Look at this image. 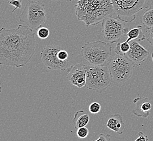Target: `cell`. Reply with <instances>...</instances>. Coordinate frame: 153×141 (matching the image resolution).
Masks as SVG:
<instances>
[{
  "label": "cell",
  "instance_id": "obj_12",
  "mask_svg": "<svg viewBox=\"0 0 153 141\" xmlns=\"http://www.w3.org/2000/svg\"><path fill=\"white\" fill-rule=\"evenodd\" d=\"M149 99L146 97H137L133 102L135 104V109L133 110V113L139 117L147 118L150 115L152 105L149 102Z\"/></svg>",
  "mask_w": 153,
  "mask_h": 141
},
{
  "label": "cell",
  "instance_id": "obj_9",
  "mask_svg": "<svg viewBox=\"0 0 153 141\" xmlns=\"http://www.w3.org/2000/svg\"><path fill=\"white\" fill-rule=\"evenodd\" d=\"M60 50L59 46L52 45L45 47L41 51V60L48 69L62 71L68 69V61L63 62L58 59V53Z\"/></svg>",
  "mask_w": 153,
  "mask_h": 141
},
{
  "label": "cell",
  "instance_id": "obj_13",
  "mask_svg": "<svg viewBox=\"0 0 153 141\" xmlns=\"http://www.w3.org/2000/svg\"><path fill=\"white\" fill-rule=\"evenodd\" d=\"M106 126L109 129L117 133L118 135H121L123 132L126 125L122 116L118 114H116L110 117L106 124Z\"/></svg>",
  "mask_w": 153,
  "mask_h": 141
},
{
  "label": "cell",
  "instance_id": "obj_24",
  "mask_svg": "<svg viewBox=\"0 0 153 141\" xmlns=\"http://www.w3.org/2000/svg\"><path fill=\"white\" fill-rule=\"evenodd\" d=\"M148 137L143 132H138V137L135 141H148Z\"/></svg>",
  "mask_w": 153,
  "mask_h": 141
},
{
  "label": "cell",
  "instance_id": "obj_25",
  "mask_svg": "<svg viewBox=\"0 0 153 141\" xmlns=\"http://www.w3.org/2000/svg\"><path fill=\"white\" fill-rule=\"evenodd\" d=\"M148 35H149V38L148 39V41L149 42L151 45L153 46V27L149 29Z\"/></svg>",
  "mask_w": 153,
  "mask_h": 141
},
{
  "label": "cell",
  "instance_id": "obj_28",
  "mask_svg": "<svg viewBox=\"0 0 153 141\" xmlns=\"http://www.w3.org/2000/svg\"><path fill=\"white\" fill-rule=\"evenodd\" d=\"M152 60H153V52L152 53Z\"/></svg>",
  "mask_w": 153,
  "mask_h": 141
},
{
  "label": "cell",
  "instance_id": "obj_17",
  "mask_svg": "<svg viewBox=\"0 0 153 141\" xmlns=\"http://www.w3.org/2000/svg\"><path fill=\"white\" fill-rule=\"evenodd\" d=\"M130 48V44L127 41H124L122 43H117L115 47V53L124 56L129 52Z\"/></svg>",
  "mask_w": 153,
  "mask_h": 141
},
{
  "label": "cell",
  "instance_id": "obj_14",
  "mask_svg": "<svg viewBox=\"0 0 153 141\" xmlns=\"http://www.w3.org/2000/svg\"><path fill=\"white\" fill-rule=\"evenodd\" d=\"M142 26H138L129 30L127 33L128 36L126 41L129 42L132 41H143L145 40L146 36L142 31Z\"/></svg>",
  "mask_w": 153,
  "mask_h": 141
},
{
  "label": "cell",
  "instance_id": "obj_4",
  "mask_svg": "<svg viewBox=\"0 0 153 141\" xmlns=\"http://www.w3.org/2000/svg\"><path fill=\"white\" fill-rule=\"evenodd\" d=\"M112 76L107 65H88L86 71V88L102 93L111 85Z\"/></svg>",
  "mask_w": 153,
  "mask_h": 141
},
{
  "label": "cell",
  "instance_id": "obj_26",
  "mask_svg": "<svg viewBox=\"0 0 153 141\" xmlns=\"http://www.w3.org/2000/svg\"><path fill=\"white\" fill-rule=\"evenodd\" d=\"M145 8H153V0H146L145 3Z\"/></svg>",
  "mask_w": 153,
  "mask_h": 141
},
{
  "label": "cell",
  "instance_id": "obj_22",
  "mask_svg": "<svg viewBox=\"0 0 153 141\" xmlns=\"http://www.w3.org/2000/svg\"><path fill=\"white\" fill-rule=\"evenodd\" d=\"M58 57L61 61H68V54L66 50H60L58 53Z\"/></svg>",
  "mask_w": 153,
  "mask_h": 141
},
{
  "label": "cell",
  "instance_id": "obj_23",
  "mask_svg": "<svg viewBox=\"0 0 153 141\" xmlns=\"http://www.w3.org/2000/svg\"><path fill=\"white\" fill-rule=\"evenodd\" d=\"M110 135L109 134H100L99 135V137L97 140L92 141H110Z\"/></svg>",
  "mask_w": 153,
  "mask_h": 141
},
{
  "label": "cell",
  "instance_id": "obj_19",
  "mask_svg": "<svg viewBox=\"0 0 153 141\" xmlns=\"http://www.w3.org/2000/svg\"><path fill=\"white\" fill-rule=\"evenodd\" d=\"M89 133L88 129L86 127H82L77 129L76 135L80 138L84 139L88 137Z\"/></svg>",
  "mask_w": 153,
  "mask_h": 141
},
{
  "label": "cell",
  "instance_id": "obj_2",
  "mask_svg": "<svg viewBox=\"0 0 153 141\" xmlns=\"http://www.w3.org/2000/svg\"><path fill=\"white\" fill-rule=\"evenodd\" d=\"M74 8L78 20L84 22L86 28L96 26L115 14L111 0H78Z\"/></svg>",
  "mask_w": 153,
  "mask_h": 141
},
{
  "label": "cell",
  "instance_id": "obj_27",
  "mask_svg": "<svg viewBox=\"0 0 153 141\" xmlns=\"http://www.w3.org/2000/svg\"><path fill=\"white\" fill-rule=\"evenodd\" d=\"M51 1H63V0H51Z\"/></svg>",
  "mask_w": 153,
  "mask_h": 141
},
{
  "label": "cell",
  "instance_id": "obj_8",
  "mask_svg": "<svg viewBox=\"0 0 153 141\" xmlns=\"http://www.w3.org/2000/svg\"><path fill=\"white\" fill-rule=\"evenodd\" d=\"M123 21L118 18L108 17L102 22L103 38L109 44L117 43L122 35L127 34V28Z\"/></svg>",
  "mask_w": 153,
  "mask_h": 141
},
{
  "label": "cell",
  "instance_id": "obj_16",
  "mask_svg": "<svg viewBox=\"0 0 153 141\" xmlns=\"http://www.w3.org/2000/svg\"><path fill=\"white\" fill-rule=\"evenodd\" d=\"M141 22L147 28L153 27V8L148 9L142 15Z\"/></svg>",
  "mask_w": 153,
  "mask_h": 141
},
{
  "label": "cell",
  "instance_id": "obj_10",
  "mask_svg": "<svg viewBox=\"0 0 153 141\" xmlns=\"http://www.w3.org/2000/svg\"><path fill=\"white\" fill-rule=\"evenodd\" d=\"M88 66L86 64H76L68 68L67 78L73 85L78 88L85 87Z\"/></svg>",
  "mask_w": 153,
  "mask_h": 141
},
{
  "label": "cell",
  "instance_id": "obj_6",
  "mask_svg": "<svg viewBox=\"0 0 153 141\" xmlns=\"http://www.w3.org/2000/svg\"><path fill=\"white\" fill-rule=\"evenodd\" d=\"M107 66L112 81L117 84H122L131 77L135 66L126 56L116 54L110 59Z\"/></svg>",
  "mask_w": 153,
  "mask_h": 141
},
{
  "label": "cell",
  "instance_id": "obj_5",
  "mask_svg": "<svg viewBox=\"0 0 153 141\" xmlns=\"http://www.w3.org/2000/svg\"><path fill=\"white\" fill-rule=\"evenodd\" d=\"M45 4L40 1H30L19 16V20L33 30H38L46 19Z\"/></svg>",
  "mask_w": 153,
  "mask_h": 141
},
{
  "label": "cell",
  "instance_id": "obj_7",
  "mask_svg": "<svg viewBox=\"0 0 153 141\" xmlns=\"http://www.w3.org/2000/svg\"><path fill=\"white\" fill-rule=\"evenodd\" d=\"M146 0H111L117 18L123 22H131L136 14L145 8Z\"/></svg>",
  "mask_w": 153,
  "mask_h": 141
},
{
  "label": "cell",
  "instance_id": "obj_3",
  "mask_svg": "<svg viewBox=\"0 0 153 141\" xmlns=\"http://www.w3.org/2000/svg\"><path fill=\"white\" fill-rule=\"evenodd\" d=\"M81 53L89 65H107L112 55V47L104 41L87 42L82 47Z\"/></svg>",
  "mask_w": 153,
  "mask_h": 141
},
{
  "label": "cell",
  "instance_id": "obj_21",
  "mask_svg": "<svg viewBox=\"0 0 153 141\" xmlns=\"http://www.w3.org/2000/svg\"><path fill=\"white\" fill-rule=\"evenodd\" d=\"M8 3L9 5L14 6L15 9L12 12L14 13L16 9H21L22 7V1L21 0H9L8 1Z\"/></svg>",
  "mask_w": 153,
  "mask_h": 141
},
{
  "label": "cell",
  "instance_id": "obj_18",
  "mask_svg": "<svg viewBox=\"0 0 153 141\" xmlns=\"http://www.w3.org/2000/svg\"><path fill=\"white\" fill-rule=\"evenodd\" d=\"M37 35L40 39H46L50 35V30L45 27H41L37 30Z\"/></svg>",
  "mask_w": 153,
  "mask_h": 141
},
{
  "label": "cell",
  "instance_id": "obj_15",
  "mask_svg": "<svg viewBox=\"0 0 153 141\" xmlns=\"http://www.w3.org/2000/svg\"><path fill=\"white\" fill-rule=\"evenodd\" d=\"M78 115V112H76L74 118V123L76 129L86 126L90 121V116L88 114L86 113L80 115Z\"/></svg>",
  "mask_w": 153,
  "mask_h": 141
},
{
  "label": "cell",
  "instance_id": "obj_1",
  "mask_svg": "<svg viewBox=\"0 0 153 141\" xmlns=\"http://www.w3.org/2000/svg\"><path fill=\"white\" fill-rule=\"evenodd\" d=\"M26 25L0 30V64L19 68L26 65L36 50L35 33Z\"/></svg>",
  "mask_w": 153,
  "mask_h": 141
},
{
  "label": "cell",
  "instance_id": "obj_11",
  "mask_svg": "<svg viewBox=\"0 0 153 141\" xmlns=\"http://www.w3.org/2000/svg\"><path fill=\"white\" fill-rule=\"evenodd\" d=\"M149 54V51L137 41H132L129 52L125 55L135 66H140L146 60Z\"/></svg>",
  "mask_w": 153,
  "mask_h": 141
},
{
  "label": "cell",
  "instance_id": "obj_20",
  "mask_svg": "<svg viewBox=\"0 0 153 141\" xmlns=\"http://www.w3.org/2000/svg\"><path fill=\"white\" fill-rule=\"evenodd\" d=\"M101 110V105L100 103L97 102L92 103L88 107V110L91 114H97L100 112Z\"/></svg>",
  "mask_w": 153,
  "mask_h": 141
}]
</instances>
